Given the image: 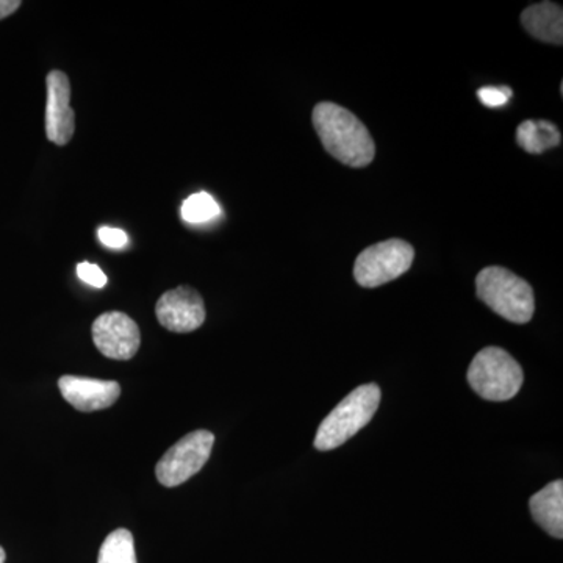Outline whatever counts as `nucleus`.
<instances>
[{
    "label": "nucleus",
    "instance_id": "1",
    "mask_svg": "<svg viewBox=\"0 0 563 563\" xmlns=\"http://www.w3.org/2000/svg\"><path fill=\"white\" fill-rule=\"evenodd\" d=\"M322 146L351 168H365L374 161L376 144L372 133L354 113L333 102L318 103L312 114Z\"/></svg>",
    "mask_w": 563,
    "mask_h": 563
},
{
    "label": "nucleus",
    "instance_id": "2",
    "mask_svg": "<svg viewBox=\"0 0 563 563\" xmlns=\"http://www.w3.org/2000/svg\"><path fill=\"white\" fill-rule=\"evenodd\" d=\"M477 298L504 318L515 324H526L536 312L533 290L517 274L501 266H487L476 277Z\"/></svg>",
    "mask_w": 563,
    "mask_h": 563
},
{
    "label": "nucleus",
    "instance_id": "3",
    "mask_svg": "<svg viewBox=\"0 0 563 563\" xmlns=\"http://www.w3.org/2000/svg\"><path fill=\"white\" fill-rule=\"evenodd\" d=\"M379 404L380 388L376 384L355 388L321 422L314 437V448L318 451H332L342 446L369 424Z\"/></svg>",
    "mask_w": 563,
    "mask_h": 563
},
{
    "label": "nucleus",
    "instance_id": "4",
    "mask_svg": "<svg viewBox=\"0 0 563 563\" xmlns=\"http://www.w3.org/2000/svg\"><path fill=\"white\" fill-rule=\"evenodd\" d=\"M525 376L520 363L501 347L477 352L468 368V383L487 401H509L521 390Z\"/></svg>",
    "mask_w": 563,
    "mask_h": 563
},
{
    "label": "nucleus",
    "instance_id": "5",
    "mask_svg": "<svg viewBox=\"0 0 563 563\" xmlns=\"http://www.w3.org/2000/svg\"><path fill=\"white\" fill-rule=\"evenodd\" d=\"M415 258L412 244L391 239L366 247L355 258L354 277L363 288H377L409 272Z\"/></svg>",
    "mask_w": 563,
    "mask_h": 563
},
{
    "label": "nucleus",
    "instance_id": "6",
    "mask_svg": "<svg viewBox=\"0 0 563 563\" xmlns=\"http://www.w3.org/2000/svg\"><path fill=\"white\" fill-rule=\"evenodd\" d=\"M213 444L214 435L209 431H195L185 435L157 463L155 474L158 483L168 488L187 483L209 462Z\"/></svg>",
    "mask_w": 563,
    "mask_h": 563
},
{
    "label": "nucleus",
    "instance_id": "7",
    "mask_svg": "<svg viewBox=\"0 0 563 563\" xmlns=\"http://www.w3.org/2000/svg\"><path fill=\"white\" fill-rule=\"evenodd\" d=\"M91 332L99 352L113 361H131L140 350V328L129 314L103 313L92 324Z\"/></svg>",
    "mask_w": 563,
    "mask_h": 563
},
{
    "label": "nucleus",
    "instance_id": "8",
    "mask_svg": "<svg viewBox=\"0 0 563 563\" xmlns=\"http://www.w3.org/2000/svg\"><path fill=\"white\" fill-rule=\"evenodd\" d=\"M155 313L163 328L176 333H188L201 328L206 321V303L195 288L184 285L162 295Z\"/></svg>",
    "mask_w": 563,
    "mask_h": 563
},
{
    "label": "nucleus",
    "instance_id": "9",
    "mask_svg": "<svg viewBox=\"0 0 563 563\" xmlns=\"http://www.w3.org/2000/svg\"><path fill=\"white\" fill-rule=\"evenodd\" d=\"M46 84V135L57 146H66L76 131V114L70 109L69 79L62 70H52Z\"/></svg>",
    "mask_w": 563,
    "mask_h": 563
},
{
    "label": "nucleus",
    "instance_id": "10",
    "mask_svg": "<svg viewBox=\"0 0 563 563\" xmlns=\"http://www.w3.org/2000/svg\"><path fill=\"white\" fill-rule=\"evenodd\" d=\"M62 396L80 412H96L109 409L120 399L121 387L114 380L91 379V377L63 376L58 380Z\"/></svg>",
    "mask_w": 563,
    "mask_h": 563
},
{
    "label": "nucleus",
    "instance_id": "11",
    "mask_svg": "<svg viewBox=\"0 0 563 563\" xmlns=\"http://www.w3.org/2000/svg\"><path fill=\"white\" fill-rule=\"evenodd\" d=\"M521 24L533 38L562 46L563 11L558 3H533L521 13Z\"/></svg>",
    "mask_w": 563,
    "mask_h": 563
},
{
    "label": "nucleus",
    "instance_id": "12",
    "mask_svg": "<svg viewBox=\"0 0 563 563\" xmlns=\"http://www.w3.org/2000/svg\"><path fill=\"white\" fill-rule=\"evenodd\" d=\"M537 525L554 539L563 537V483L554 481L537 492L529 501Z\"/></svg>",
    "mask_w": 563,
    "mask_h": 563
},
{
    "label": "nucleus",
    "instance_id": "13",
    "mask_svg": "<svg viewBox=\"0 0 563 563\" xmlns=\"http://www.w3.org/2000/svg\"><path fill=\"white\" fill-rule=\"evenodd\" d=\"M517 141L521 150L529 154H543L561 144L562 136L558 125L547 120H526L518 125Z\"/></svg>",
    "mask_w": 563,
    "mask_h": 563
},
{
    "label": "nucleus",
    "instance_id": "14",
    "mask_svg": "<svg viewBox=\"0 0 563 563\" xmlns=\"http://www.w3.org/2000/svg\"><path fill=\"white\" fill-rule=\"evenodd\" d=\"M98 563H139L132 532L128 529H117L111 532L103 540Z\"/></svg>",
    "mask_w": 563,
    "mask_h": 563
},
{
    "label": "nucleus",
    "instance_id": "15",
    "mask_svg": "<svg viewBox=\"0 0 563 563\" xmlns=\"http://www.w3.org/2000/svg\"><path fill=\"white\" fill-rule=\"evenodd\" d=\"M220 206L209 192H196L181 203V218L191 224H201L220 214Z\"/></svg>",
    "mask_w": 563,
    "mask_h": 563
},
{
    "label": "nucleus",
    "instance_id": "16",
    "mask_svg": "<svg viewBox=\"0 0 563 563\" xmlns=\"http://www.w3.org/2000/svg\"><path fill=\"white\" fill-rule=\"evenodd\" d=\"M477 98L488 109H496V107H503L509 102V99L512 98V90L509 87H485L477 91Z\"/></svg>",
    "mask_w": 563,
    "mask_h": 563
},
{
    "label": "nucleus",
    "instance_id": "17",
    "mask_svg": "<svg viewBox=\"0 0 563 563\" xmlns=\"http://www.w3.org/2000/svg\"><path fill=\"white\" fill-rule=\"evenodd\" d=\"M77 276L80 277L85 284L91 285L95 288H103L107 285V276L102 269L95 263L84 262L77 265Z\"/></svg>",
    "mask_w": 563,
    "mask_h": 563
},
{
    "label": "nucleus",
    "instance_id": "18",
    "mask_svg": "<svg viewBox=\"0 0 563 563\" xmlns=\"http://www.w3.org/2000/svg\"><path fill=\"white\" fill-rule=\"evenodd\" d=\"M99 240L106 246L113 247V250H121L129 242L128 233L121 229L101 228L99 229Z\"/></svg>",
    "mask_w": 563,
    "mask_h": 563
},
{
    "label": "nucleus",
    "instance_id": "19",
    "mask_svg": "<svg viewBox=\"0 0 563 563\" xmlns=\"http://www.w3.org/2000/svg\"><path fill=\"white\" fill-rule=\"evenodd\" d=\"M20 0H0V20H5V18H9L14 11L20 10Z\"/></svg>",
    "mask_w": 563,
    "mask_h": 563
},
{
    "label": "nucleus",
    "instance_id": "20",
    "mask_svg": "<svg viewBox=\"0 0 563 563\" xmlns=\"http://www.w3.org/2000/svg\"><path fill=\"white\" fill-rule=\"evenodd\" d=\"M0 563H5V551L0 547Z\"/></svg>",
    "mask_w": 563,
    "mask_h": 563
}]
</instances>
